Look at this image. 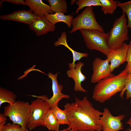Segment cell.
Returning a JSON list of instances; mask_svg holds the SVG:
<instances>
[{
	"instance_id": "cell-11",
	"label": "cell",
	"mask_w": 131,
	"mask_h": 131,
	"mask_svg": "<svg viewBox=\"0 0 131 131\" xmlns=\"http://www.w3.org/2000/svg\"><path fill=\"white\" fill-rule=\"evenodd\" d=\"M128 44L124 42L120 48L115 50H110L106 55L110 62L111 72L126 62Z\"/></svg>"
},
{
	"instance_id": "cell-28",
	"label": "cell",
	"mask_w": 131,
	"mask_h": 131,
	"mask_svg": "<svg viewBox=\"0 0 131 131\" xmlns=\"http://www.w3.org/2000/svg\"><path fill=\"white\" fill-rule=\"evenodd\" d=\"M126 62L127 63L131 62V41L128 44Z\"/></svg>"
},
{
	"instance_id": "cell-33",
	"label": "cell",
	"mask_w": 131,
	"mask_h": 131,
	"mask_svg": "<svg viewBox=\"0 0 131 131\" xmlns=\"http://www.w3.org/2000/svg\"><path fill=\"white\" fill-rule=\"evenodd\" d=\"M76 0H72L71 1V5H72L73 4H74L75 2H76Z\"/></svg>"
},
{
	"instance_id": "cell-25",
	"label": "cell",
	"mask_w": 131,
	"mask_h": 131,
	"mask_svg": "<svg viewBox=\"0 0 131 131\" xmlns=\"http://www.w3.org/2000/svg\"><path fill=\"white\" fill-rule=\"evenodd\" d=\"M125 91L126 99L127 100L130 99L131 104V74H129L126 80L125 86L120 94V96L122 98Z\"/></svg>"
},
{
	"instance_id": "cell-31",
	"label": "cell",
	"mask_w": 131,
	"mask_h": 131,
	"mask_svg": "<svg viewBox=\"0 0 131 131\" xmlns=\"http://www.w3.org/2000/svg\"><path fill=\"white\" fill-rule=\"evenodd\" d=\"M126 123L130 125V129L131 130V112L130 118L128 121L126 122Z\"/></svg>"
},
{
	"instance_id": "cell-17",
	"label": "cell",
	"mask_w": 131,
	"mask_h": 131,
	"mask_svg": "<svg viewBox=\"0 0 131 131\" xmlns=\"http://www.w3.org/2000/svg\"><path fill=\"white\" fill-rule=\"evenodd\" d=\"M45 16L47 20L54 25L57 23L62 22L65 23L69 27L72 25L73 18L71 15H66L62 13H55L52 14L46 13Z\"/></svg>"
},
{
	"instance_id": "cell-16",
	"label": "cell",
	"mask_w": 131,
	"mask_h": 131,
	"mask_svg": "<svg viewBox=\"0 0 131 131\" xmlns=\"http://www.w3.org/2000/svg\"><path fill=\"white\" fill-rule=\"evenodd\" d=\"M30 10L33 11L38 17L45 16L46 13L54 14V13L51 9L49 5L43 3L41 0H25Z\"/></svg>"
},
{
	"instance_id": "cell-18",
	"label": "cell",
	"mask_w": 131,
	"mask_h": 131,
	"mask_svg": "<svg viewBox=\"0 0 131 131\" xmlns=\"http://www.w3.org/2000/svg\"><path fill=\"white\" fill-rule=\"evenodd\" d=\"M60 124L50 109L43 119L42 126L46 127L49 130L58 131Z\"/></svg>"
},
{
	"instance_id": "cell-3",
	"label": "cell",
	"mask_w": 131,
	"mask_h": 131,
	"mask_svg": "<svg viewBox=\"0 0 131 131\" xmlns=\"http://www.w3.org/2000/svg\"><path fill=\"white\" fill-rule=\"evenodd\" d=\"M125 13L114 21L109 32L107 44L110 50H115L122 46L124 41L129 39L127 19Z\"/></svg>"
},
{
	"instance_id": "cell-9",
	"label": "cell",
	"mask_w": 131,
	"mask_h": 131,
	"mask_svg": "<svg viewBox=\"0 0 131 131\" xmlns=\"http://www.w3.org/2000/svg\"><path fill=\"white\" fill-rule=\"evenodd\" d=\"M109 60L96 57L92 63L93 73L90 79L93 83H97L102 80L114 75L110 69Z\"/></svg>"
},
{
	"instance_id": "cell-22",
	"label": "cell",
	"mask_w": 131,
	"mask_h": 131,
	"mask_svg": "<svg viewBox=\"0 0 131 131\" xmlns=\"http://www.w3.org/2000/svg\"><path fill=\"white\" fill-rule=\"evenodd\" d=\"M101 5V9L104 14L113 15L118 7L116 1L99 0Z\"/></svg>"
},
{
	"instance_id": "cell-5",
	"label": "cell",
	"mask_w": 131,
	"mask_h": 131,
	"mask_svg": "<svg viewBox=\"0 0 131 131\" xmlns=\"http://www.w3.org/2000/svg\"><path fill=\"white\" fill-rule=\"evenodd\" d=\"M87 47L89 50L99 51L106 55L110 49L107 44L109 33L97 30H79Z\"/></svg>"
},
{
	"instance_id": "cell-32",
	"label": "cell",
	"mask_w": 131,
	"mask_h": 131,
	"mask_svg": "<svg viewBox=\"0 0 131 131\" xmlns=\"http://www.w3.org/2000/svg\"><path fill=\"white\" fill-rule=\"evenodd\" d=\"M58 131H76L73 130L71 129L70 130H68L67 128H65L63 130H59Z\"/></svg>"
},
{
	"instance_id": "cell-34",
	"label": "cell",
	"mask_w": 131,
	"mask_h": 131,
	"mask_svg": "<svg viewBox=\"0 0 131 131\" xmlns=\"http://www.w3.org/2000/svg\"><path fill=\"white\" fill-rule=\"evenodd\" d=\"M125 131H131V130L130 128H128Z\"/></svg>"
},
{
	"instance_id": "cell-20",
	"label": "cell",
	"mask_w": 131,
	"mask_h": 131,
	"mask_svg": "<svg viewBox=\"0 0 131 131\" xmlns=\"http://www.w3.org/2000/svg\"><path fill=\"white\" fill-rule=\"evenodd\" d=\"M51 10L54 12L64 14L67 12V4L65 0H48Z\"/></svg>"
},
{
	"instance_id": "cell-7",
	"label": "cell",
	"mask_w": 131,
	"mask_h": 131,
	"mask_svg": "<svg viewBox=\"0 0 131 131\" xmlns=\"http://www.w3.org/2000/svg\"><path fill=\"white\" fill-rule=\"evenodd\" d=\"M51 108L49 104L42 99L37 98L30 104V117L27 128L31 130L42 126L43 119Z\"/></svg>"
},
{
	"instance_id": "cell-8",
	"label": "cell",
	"mask_w": 131,
	"mask_h": 131,
	"mask_svg": "<svg viewBox=\"0 0 131 131\" xmlns=\"http://www.w3.org/2000/svg\"><path fill=\"white\" fill-rule=\"evenodd\" d=\"M58 72L55 74L48 73L47 74L49 78L51 79L52 82V89L53 93L52 96L50 98H49L46 95H43L42 96H37L34 95H29L37 98H39L42 99L47 102L49 104L51 108L63 98L68 99L70 96L67 94H65L62 92L63 88V86L61 84H58L57 79Z\"/></svg>"
},
{
	"instance_id": "cell-23",
	"label": "cell",
	"mask_w": 131,
	"mask_h": 131,
	"mask_svg": "<svg viewBox=\"0 0 131 131\" xmlns=\"http://www.w3.org/2000/svg\"><path fill=\"white\" fill-rule=\"evenodd\" d=\"M116 1L118 7H120L122 10V13H125L127 15L128 26L131 30V0L123 3L119 1Z\"/></svg>"
},
{
	"instance_id": "cell-10",
	"label": "cell",
	"mask_w": 131,
	"mask_h": 131,
	"mask_svg": "<svg viewBox=\"0 0 131 131\" xmlns=\"http://www.w3.org/2000/svg\"><path fill=\"white\" fill-rule=\"evenodd\" d=\"M102 115L99 121L103 131H118L124 129L121 122L124 118V115L114 116L107 108H105Z\"/></svg>"
},
{
	"instance_id": "cell-12",
	"label": "cell",
	"mask_w": 131,
	"mask_h": 131,
	"mask_svg": "<svg viewBox=\"0 0 131 131\" xmlns=\"http://www.w3.org/2000/svg\"><path fill=\"white\" fill-rule=\"evenodd\" d=\"M84 65V63L81 62L75 63L74 67L69 69L66 71V74L69 78H72L74 81V91L86 93L87 92V90L82 87L81 85L82 82L86 78L81 71L82 68Z\"/></svg>"
},
{
	"instance_id": "cell-14",
	"label": "cell",
	"mask_w": 131,
	"mask_h": 131,
	"mask_svg": "<svg viewBox=\"0 0 131 131\" xmlns=\"http://www.w3.org/2000/svg\"><path fill=\"white\" fill-rule=\"evenodd\" d=\"M39 17L30 10H19L9 14L0 15V19L3 21L11 20L29 25L33 20Z\"/></svg>"
},
{
	"instance_id": "cell-29",
	"label": "cell",
	"mask_w": 131,
	"mask_h": 131,
	"mask_svg": "<svg viewBox=\"0 0 131 131\" xmlns=\"http://www.w3.org/2000/svg\"><path fill=\"white\" fill-rule=\"evenodd\" d=\"M7 120L6 117L2 113L0 114V130L5 124Z\"/></svg>"
},
{
	"instance_id": "cell-2",
	"label": "cell",
	"mask_w": 131,
	"mask_h": 131,
	"mask_svg": "<svg viewBox=\"0 0 131 131\" xmlns=\"http://www.w3.org/2000/svg\"><path fill=\"white\" fill-rule=\"evenodd\" d=\"M128 75L125 69L117 75L114 74L98 82L94 88L93 99L103 103L118 93L121 92L125 86Z\"/></svg>"
},
{
	"instance_id": "cell-6",
	"label": "cell",
	"mask_w": 131,
	"mask_h": 131,
	"mask_svg": "<svg viewBox=\"0 0 131 131\" xmlns=\"http://www.w3.org/2000/svg\"><path fill=\"white\" fill-rule=\"evenodd\" d=\"M93 8L92 6L86 7L81 13L73 18L70 33L82 29L97 30L104 32L103 28L96 20Z\"/></svg>"
},
{
	"instance_id": "cell-13",
	"label": "cell",
	"mask_w": 131,
	"mask_h": 131,
	"mask_svg": "<svg viewBox=\"0 0 131 131\" xmlns=\"http://www.w3.org/2000/svg\"><path fill=\"white\" fill-rule=\"evenodd\" d=\"M29 25V29L34 31L37 36L53 32L56 28L55 25L50 22L45 16L33 20Z\"/></svg>"
},
{
	"instance_id": "cell-30",
	"label": "cell",
	"mask_w": 131,
	"mask_h": 131,
	"mask_svg": "<svg viewBox=\"0 0 131 131\" xmlns=\"http://www.w3.org/2000/svg\"><path fill=\"white\" fill-rule=\"evenodd\" d=\"M125 69L129 74H131V62L127 63Z\"/></svg>"
},
{
	"instance_id": "cell-27",
	"label": "cell",
	"mask_w": 131,
	"mask_h": 131,
	"mask_svg": "<svg viewBox=\"0 0 131 131\" xmlns=\"http://www.w3.org/2000/svg\"><path fill=\"white\" fill-rule=\"evenodd\" d=\"M3 2H9L16 5H27L25 1L23 0H2L0 1V5Z\"/></svg>"
},
{
	"instance_id": "cell-4",
	"label": "cell",
	"mask_w": 131,
	"mask_h": 131,
	"mask_svg": "<svg viewBox=\"0 0 131 131\" xmlns=\"http://www.w3.org/2000/svg\"><path fill=\"white\" fill-rule=\"evenodd\" d=\"M30 114V104L29 103L18 100L4 108V115L8 117L13 123L27 128Z\"/></svg>"
},
{
	"instance_id": "cell-15",
	"label": "cell",
	"mask_w": 131,
	"mask_h": 131,
	"mask_svg": "<svg viewBox=\"0 0 131 131\" xmlns=\"http://www.w3.org/2000/svg\"><path fill=\"white\" fill-rule=\"evenodd\" d=\"M54 45L56 47L61 45H63L71 52L73 55V60L72 63H69L68 64L69 69L74 67L76 61H80L82 58L86 57L88 56V54L87 53H81L76 51L69 46L67 42L66 33L65 32L62 33L60 37L58 38L57 41L54 42Z\"/></svg>"
},
{
	"instance_id": "cell-26",
	"label": "cell",
	"mask_w": 131,
	"mask_h": 131,
	"mask_svg": "<svg viewBox=\"0 0 131 131\" xmlns=\"http://www.w3.org/2000/svg\"><path fill=\"white\" fill-rule=\"evenodd\" d=\"M0 131H29L27 128H23L20 125L13 123L6 124Z\"/></svg>"
},
{
	"instance_id": "cell-24",
	"label": "cell",
	"mask_w": 131,
	"mask_h": 131,
	"mask_svg": "<svg viewBox=\"0 0 131 131\" xmlns=\"http://www.w3.org/2000/svg\"><path fill=\"white\" fill-rule=\"evenodd\" d=\"M76 3L78 7L75 13H78L80 9L84 7L101 6L99 0H76Z\"/></svg>"
},
{
	"instance_id": "cell-21",
	"label": "cell",
	"mask_w": 131,
	"mask_h": 131,
	"mask_svg": "<svg viewBox=\"0 0 131 131\" xmlns=\"http://www.w3.org/2000/svg\"><path fill=\"white\" fill-rule=\"evenodd\" d=\"M16 95L13 92L0 87V107L5 102L8 103L10 105L13 104L16 101Z\"/></svg>"
},
{
	"instance_id": "cell-19",
	"label": "cell",
	"mask_w": 131,
	"mask_h": 131,
	"mask_svg": "<svg viewBox=\"0 0 131 131\" xmlns=\"http://www.w3.org/2000/svg\"><path fill=\"white\" fill-rule=\"evenodd\" d=\"M50 110L60 124L68 125L69 122L66 114L64 110L59 107L58 104L51 107Z\"/></svg>"
},
{
	"instance_id": "cell-1",
	"label": "cell",
	"mask_w": 131,
	"mask_h": 131,
	"mask_svg": "<svg viewBox=\"0 0 131 131\" xmlns=\"http://www.w3.org/2000/svg\"><path fill=\"white\" fill-rule=\"evenodd\" d=\"M64 110L68 118L69 124L67 128L76 131H101L99 122L103 112L93 107L87 97L82 99L75 98L74 102L67 103Z\"/></svg>"
}]
</instances>
